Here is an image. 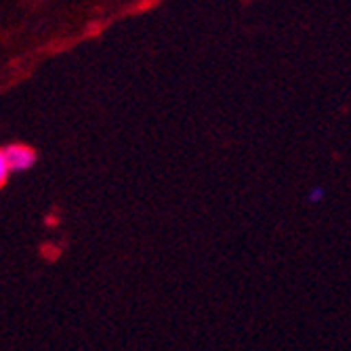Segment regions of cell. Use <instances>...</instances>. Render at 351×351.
<instances>
[{
	"label": "cell",
	"mask_w": 351,
	"mask_h": 351,
	"mask_svg": "<svg viewBox=\"0 0 351 351\" xmlns=\"http://www.w3.org/2000/svg\"><path fill=\"white\" fill-rule=\"evenodd\" d=\"M9 167H7V160H5V152L0 149V185H5V181L9 179Z\"/></svg>",
	"instance_id": "cell-3"
},
{
	"label": "cell",
	"mask_w": 351,
	"mask_h": 351,
	"mask_svg": "<svg viewBox=\"0 0 351 351\" xmlns=\"http://www.w3.org/2000/svg\"><path fill=\"white\" fill-rule=\"evenodd\" d=\"M324 194H326V189L322 187V185H315V187H311L309 189V194H307V198H309V202H320L322 198H324Z\"/></svg>",
	"instance_id": "cell-2"
},
{
	"label": "cell",
	"mask_w": 351,
	"mask_h": 351,
	"mask_svg": "<svg viewBox=\"0 0 351 351\" xmlns=\"http://www.w3.org/2000/svg\"><path fill=\"white\" fill-rule=\"evenodd\" d=\"M5 160L9 171H25L36 162V154L27 145H11L5 149Z\"/></svg>",
	"instance_id": "cell-1"
}]
</instances>
